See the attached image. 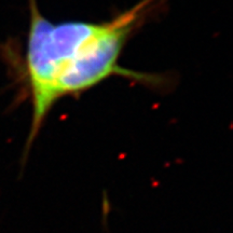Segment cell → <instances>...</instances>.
Here are the masks:
<instances>
[{
    "mask_svg": "<svg viewBox=\"0 0 233 233\" xmlns=\"http://www.w3.org/2000/svg\"><path fill=\"white\" fill-rule=\"evenodd\" d=\"M164 0H142L110 21L53 23L29 0V28L22 76L32 103V125L24 159L53 106L112 76L155 84L159 78L119 65L126 42Z\"/></svg>",
    "mask_w": 233,
    "mask_h": 233,
    "instance_id": "1",
    "label": "cell"
}]
</instances>
